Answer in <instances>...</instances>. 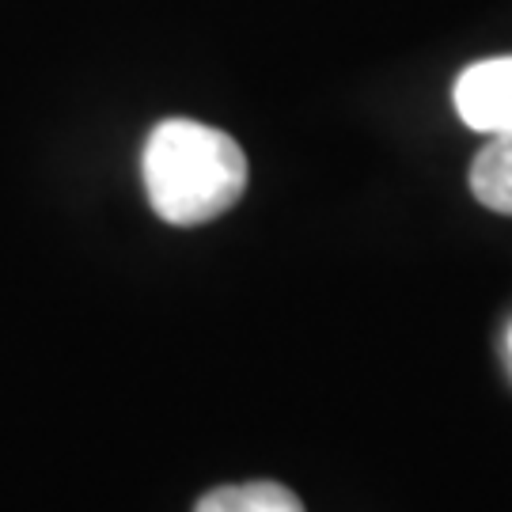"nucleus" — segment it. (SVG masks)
Listing matches in <instances>:
<instances>
[{"label": "nucleus", "mask_w": 512, "mask_h": 512, "mask_svg": "<svg viewBox=\"0 0 512 512\" xmlns=\"http://www.w3.org/2000/svg\"><path fill=\"white\" fill-rule=\"evenodd\" d=\"M141 171L156 217L179 228L228 213L247 186L243 148L228 133L186 118H171L152 129Z\"/></svg>", "instance_id": "f257e3e1"}, {"label": "nucleus", "mask_w": 512, "mask_h": 512, "mask_svg": "<svg viewBox=\"0 0 512 512\" xmlns=\"http://www.w3.org/2000/svg\"><path fill=\"white\" fill-rule=\"evenodd\" d=\"M471 190L486 209L512 217V129L494 133L471 164Z\"/></svg>", "instance_id": "7ed1b4c3"}, {"label": "nucleus", "mask_w": 512, "mask_h": 512, "mask_svg": "<svg viewBox=\"0 0 512 512\" xmlns=\"http://www.w3.org/2000/svg\"><path fill=\"white\" fill-rule=\"evenodd\" d=\"M194 512H304L300 497L281 482L217 486L194 505Z\"/></svg>", "instance_id": "20e7f679"}, {"label": "nucleus", "mask_w": 512, "mask_h": 512, "mask_svg": "<svg viewBox=\"0 0 512 512\" xmlns=\"http://www.w3.org/2000/svg\"><path fill=\"white\" fill-rule=\"evenodd\" d=\"M509 353H512V327H509Z\"/></svg>", "instance_id": "39448f33"}, {"label": "nucleus", "mask_w": 512, "mask_h": 512, "mask_svg": "<svg viewBox=\"0 0 512 512\" xmlns=\"http://www.w3.org/2000/svg\"><path fill=\"white\" fill-rule=\"evenodd\" d=\"M459 118L478 133H509L512 129V54L478 61L456 80Z\"/></svg>", "instance_id": "f03ea898"}]
</instances>
